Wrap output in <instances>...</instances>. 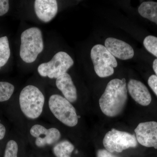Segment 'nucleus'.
<instances>
[{
    "label": "nucleus",
    "instance_id": "f257e3e1",
    "mask_svg": "<svg viewBox=\"0 0 157 157\" xmlns=\"http://www.w3.org/2000/svg\"><path fill=\"white\" fill-rule=\"evenodd\" d=\"M128 100L126 82L124 78H115L108 82L99 100L102 112L109 117H114L123 110Z\"/></svg>",
    "mask_w": 157,
    "mask_h": 157
},
{
    "label": "nucleus",
    "instance_id": "f03ea898",
    "mask_svg": "<svg viewBox=\"0 0 157 157\" xmlns=\"http://www.w3.org/2000/svg\"><path fill=\"white\" fill-rule=\"evenodd\" d=\"M44 103V95L35 86H27L20 94L21 109L26 117L30 119H36L40 116L43 111Z\"/></svg>",
    "mask_w": 157,
    "mask_h": 157
},
{
    "label": "nucleus",
    "instance_id": "7ed1b4c3",
    "mask_svg": "<svg viewBox=\"0 0 157 157\" xmlns=\"http://www.w3.org/2000/svg\"><path fill=\"white\" fill-rule=\"evenodd\" d=\"M20 56L24 62L33 63L44 48L42 33L37 27H32L24 31L21 36Z\"/></svg>",
    "mask_w": 157,
    "mask_h": 157
},
{
    "label": "nucleus",
    "instance_id": "20e7f679",
    "mask_svg": "<svg viewBox=\"0 0 157 157\" xmlns=\"http://www.w3.org/2000/svg\"><path fill=\"white\" fill-rule=\"evenodd\" d=\"M51 112L62 123L68 127H75L78 122V117L73 105L64 97L52 95L48 101Z\"/></svg>",
    "mask_w": 157,
    "mask_h": 157
},
{
    "label": "nucleus",
    "instance_id": "39448f33",
    "mask_svg": "<svg viewBox=\"0 0 157 157\" xmlns=\"http://www.w3.org/2000/svg\"><path fill=\"white\" fill-rule=\"evenodd\" d=\"M90 56L96 74L101 78L111 76L117 66L115 58L103 45L98 44L92 48Z\"/></svg>",
    "mask_w": 157,
    "mask_h": 157
},
{
    "label": "nucleus",
    "instance_id": "423d86ee",
    "mask_svg": "<svg viewBox=\"0 0 157 157\" xmlns=\"http://www.w3.org/2000/svg\"><path fill=\"white\" fill-rule=\"evenodd\" d=\"M74 64L73 59L65 52L56 54L49 62L41 64L38 67V72L42 77L57 78L67 73Z\"/></svg>",
    "mask_w": 157,
    "mask_h": 157
},
{
    "label": "nucleus",
    "instance_id": "0eeeda50",
    "mask_svg": "<svg viewBox=\"0 0 157 157\" xmlns=\"http://www.w3.org/2000/svg\"><path fill=\"white\" fill-rule=\"evenodd\" d=\"M103 144L110 152L121 153L130 147H136L137 141L135 135L113 128L105 135Z\"/></svg>",
    "mask_w": 157,
    "mask_h": 157
},
{
    "label": "nucleus",
    "instance_id": "6e6552de",
    "mask_svg": "<svg viewBox=\"0 0 157 157\" xmlns=\"http://www.w3.org/2000/svg\"><path fill=\"white\" fill-rule=\"evenodd\" d=\"M30 133L36 138L35 144L39 147L57 143L61 136L60 131L56 128L46 129L40 124L33 126L30 130Z\"/></svg>",
    "mask_w": 157,
    "mask_h": 157
},
{
    "label": "nucleus",
    "instance_id": "1a4fd4ad",
    "mask_svg": "<svg viewBox=\"0 0 157 157\" xmlns=\"http://www.w3.org/2000/svg\"><path fill=\"white\" fill-rule=\"evenodd\" d=\"M137 142L146 147L157 148V122L140 123L135 130Z\"/></svg>",
    "mask_w": 157,
    "mask_h": 157
},
{
    "label": "nucleus",
    "instance_id": "9d476101",
    "mask_svg": "<svg viewBox=\"0 0 157 157\" xmlns=\"http://www.w3.org/2000/svg\"><path fill=\"white\" fill-rule=\"evenodd\" d=\"M105 47L114 57L128 60L134 57V51L132 46L123 41L109 37L105 41Z\"/></svg>",
    "mask_w": 157,
    "mask_h": 157
},
{
    "label": "nucleus",
    "instance_id": "9b49d317",
    "mask_svg": "<svg viewBox=\"0 0 157 157\" xmlns=\"http://www.w3.org/2000/svg\"><path fill=\"white\" fill-rule=\"evenodd\" d=\"M34 9L37 17L45 23L50 21L56 16L58 4L55 0H36Z\"/></svg>",
    "mask_w": 157,
    "mask_h": 157
},
{
    "label": "nucleus",
    "instance_id": "f8f14e48",
    "mask_svg": "<svg viewBox=\"0 0 157 157\" xmlns=\"http://www.w3.org/2000/svg\"><path fill=\"white\" fill-rule=\"evenodd\" d=\"M128 89L129 94L137 103L143 106H148L151 101L150 93L145 85L135 79L129 81Z\"/></svg>",
    "mask_w": 157,
    "mask_h": 157
},
{
    "label": "nucleus",
    "instance_id": "ddd939ff",
    "mask_svg": "<svg viewBox=\"0 0 157 157\" xmlns=\"http://www.w3.org/2000/svg\"><path fill=\"white\" fill-rule=\"evenodd\" d=\"M57 87L62 92L64 97L71 103H74L77 99V90L71 76L66 73L56 79Z\"/></svg>",
    "mask_w": 157,
    "mask_h": 157
},
{
    "label": "nucleus",
    "instance_id": "4468645a",
    "mask_svg": "<svg viewBox=\"0 0 157 157\" xmlns=\"http://www.w3.org/2000/svg\"><path fill=\"white\" fill-rule=\"evenodd\" d=\"M138 11L142 17L157 25V2H144L138 8Z\"/></svg>",
    "mask_w": 157,
    "mask_h": 157
},
{
    "label": "nucleus",
    "instance_id": "2eb2a0df",
    "mask_svg": "<svg viewBox=\"0 0 157 157\" xmlns=\"http://www.w3.org/2000/svg\"><path fill=\"white\" fill-rule=\"evenodd\" d=\"M74 149V145L67 140L56 143L53 148L54 154L56 157H71Z\"/></svg>",
    "mask_w": 157,
    "mask_h": 157
},
{
    "label": "nucleus",
    "instance_id": "dca6fc26",
    "mask_svg": "<svg viewBox=\"0 0 157 157\" xmlns=\"http://www.w3.org/2000/svg\"><path fill=\"white\" fill-rule=\"evenodd\" d=\"M11 55L8 37L0 38V69L7 63Z\"/></svg>",
    "mask_w": 157,
    "mask_h": 157
},
{
    "label": "nucleus",
    "instance_id": "f3484780",
    "mask_svg": "<svg viewBox=\"0 0 157 157\" xmlns=\"http://www.w3.org/2000/svg\"><path fill=\"white\" fill-rule=\"evenodd\" d=\"M14 90L13 85L7 82H0V102L9 100Z\"/></svg>",
    "mask_w": 157,
    "mask_h": 157
},
{
    "label": "nucleus",
    "instance_id": "a211bd4d",
    "mask_svg": "<svg viewBox=\"0 0 157 157\" xmlns=\"http://www.w3.org/2000/svg\"><path fill=\"white\" fill-rule=\"evenodd\" d=\"M143 44L149 52L157 57V37L147 36L144 40Z\"/></svg>",
    "mask_w": 157,
    "mask_h": 157
},
{
    "label": "nucleus",
    "instance_id": "6ab92c4d",
    "mask_svg": "<svg viewBox=\"0 0 157 157\" xmlns=\"http://www.w3.org/2000/svg\"><path fill=\"white\" fill-rule=\"evenodd\" d=\"M18 145L14 140H10L6 144L4 157H17Z\"/></svg>",
    "mask_w": 157,
    "mask_h": 157
},
{
    "label": "nucleus",
    "instance_id": "aec40b11",
    "mask_svg": "<svg viewBox=\"0 0 157 157\" xmlns=\"http://www.w3.org/2000/svg\"><path fill=\"white\" fill-rule=\"evenodd\" d=\"M148 84L157 96V76L152 75L150 76L148 79Z\"/></svg>",
    "mask_w": 157,
    "mask_h": 157
},
{
    "label": "nucleus",
    "instance_id": "412c9836",
    "mask_svg": "<svg viewBox=\"0 0 157 157\" xmlns=\"http://www.w3.org/2000/svg\"><path fill=\"white\" fill-rule=\"evenodd\" d=\"M9 9V1L0 0V16H3L8 12Z\"/></svg>",
    "mask_w": 157,
    "mask_h": 157
},
{
    "label": "nucleus",
    "instance_id": "4be33fe9",
    "mask_svg": "<svg viewBox=\"0 0 157 157\" xmlns=\"http://www.w3.org/2000/svg\"><path fill=\"white\" fill-rule=\"evenodd\" d=\"M97 157H118L106 149H100L97 154Z\"/></svg>",
    "mask_w": 157,
    "mask_h": 157
},
{
    "label": "nucleus",
    "instance_id": "5701e85b",
    "mask_svg": "<svg viewBox=\"0 0 157 157\" xmlns=\"http://www.w3.org/2000/svg\"><path fill=\"white\" fill-rule=\"evenodd\" d=\"M6 133V128L4 125L0 123V140L5 137Z\"/></svg>",
    "mask_w": 157,
    "mask_h": 157
},
{
    "label": "nucleus",
    "instance_id": "b1692460",
    "mask_svg": "<svg viewBox=\"0 0 157 157\" xmlns=\"http://www.w3.org/2000/svg\"><path fill=\"white\" fill-rule=\"evenodd\" d=\"M153 70L156 75V76H157V59H155L153 63Z\"/></svg>",
    "mask_w": 157,
    "mask_h": 157
}]
</instances>
